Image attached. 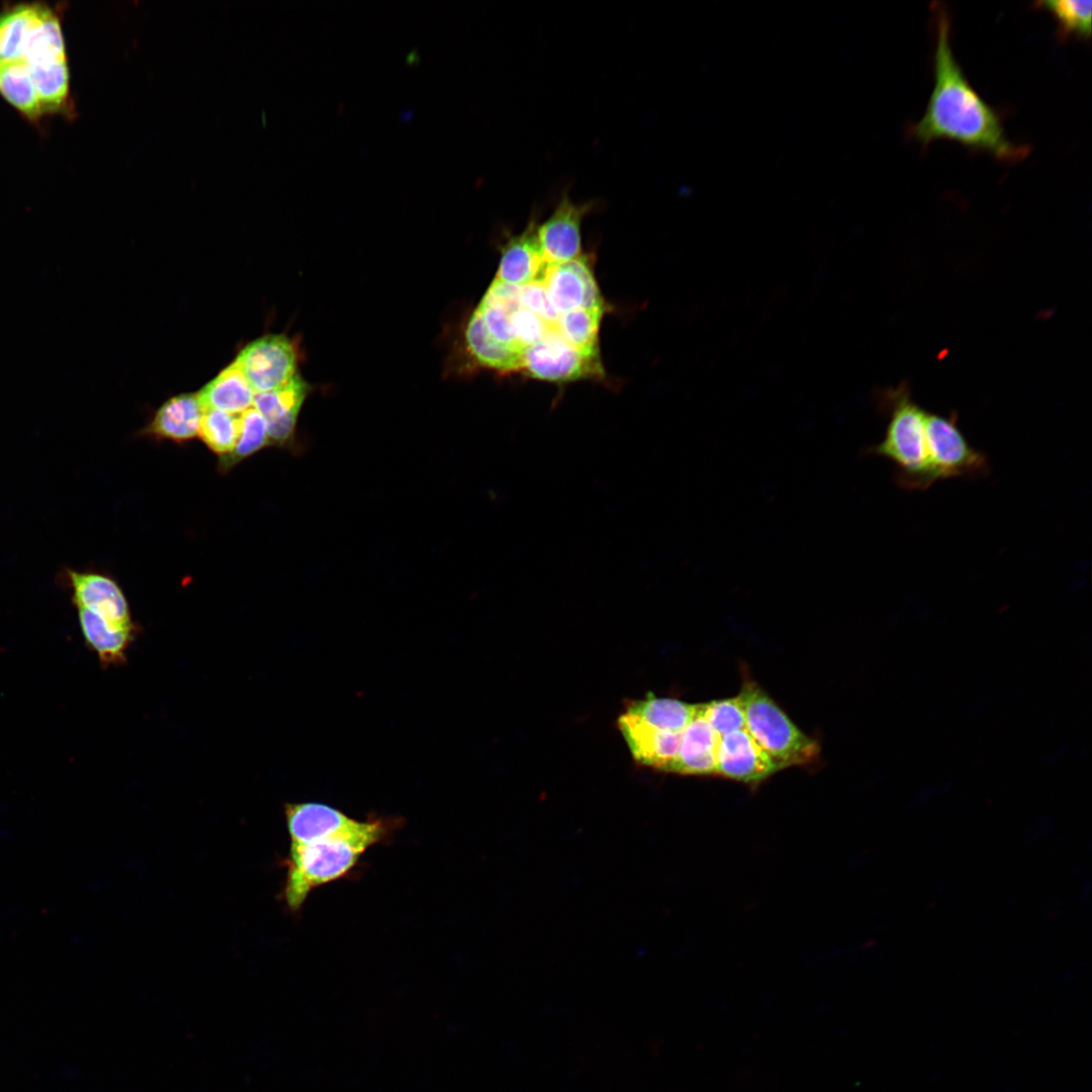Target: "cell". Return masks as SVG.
Returning <instances> with one entry per match:
<instances>
[{
  "instance_id": "1",
  "label": "cell",
  "mask_w": 1092,
  "mask_h": 1092,
  "mask_svg": "<svg viewBox=\"0 0 1092 1092\" xmlns=\"http://www.w3.org/2000/svg\"><path fill=\"white\" fill-rule=\"evenodd\" d=\"M935 46L933 87L921 118L908 128V135L922 147L945 140L977 152H986L999 162L1014 164L1030 153L1006 133L1002 116L972 86L951 47V21L940 2L931 5Z\"/></svg>"
},
{
  "instance_id": "2",
  "label": "cell",
  "mask_w": 1092,
  "mask_h": 1092,
  "mask_svg": "<svg viewBox=\"0 0 1092 1092\" xmlns=\"http://www.w3.org/2000/svg\"><path fill=\"white\" fill-rule=\"evenodd\" d=\"M880 404L889 416L888 425L883 440L867 452L894 464L898 486L907 490L927 489L935 482L927 453L926 412L912 399L906 387L886 391Z\"/></svg>"
},
{
  "instance_id": "3",
  "label": "cell",
  "mask_w": 1092,
  "mask_h": 1092,
  "mask_svg": "<svg viewBox=\"0 0 1092 1092\" xmlns=\"http://www.w3.org/2000/svg\"><path fill=\"white\" fill-rule=\"evenodd\" d=\"M374 844L357 838H334L306 844H291L285 859L286 876L282 898L287 908L297 912L316 888L347 876L362 854Z\"/></svg>"
},
{
  "instance_id": "4",
  "label": "cell",
  "mask_w": 1092,
  "mask_h": 1092,
  "mask_svg": "<svg viewBox=\"0 0 1092 1092\" xmlns=\"http://www.w3.org/2000/svg\"><path fill=\"white\" fill-rule=\"evenodd\" d=\"M739 695L744 705L745 729L779 770L817 759L818 743L804 734L760 687L746 680Z\"/></svg>"
},
{
  "instance_id": "5",
  "label": "cell",
  "mask_w": 1092,
  "mask_h": 1092,
  "mask_svg": "<svg viewBox=\"0 0 1092 1092\" xmlns=\"http://www.w3.org/2000/svg\"><path fill=\"white\" fill-rule=\"evenodd\" d=\"M286 827L291 844H306L334 838H357L374 845L387 836V819H354L339 809L315 802L287 803L284 806Z\"/></svg>"
},
{
  "instance_id": "6",
  "label": "cell",
  "mask_w": 1092,
  "mask_h": 1092,
  "mask_svg": "<svg viewBox=\"0 0 1092 1092\" xmlns=\"http://www.w3.org/2000/svg\"><path fill=\"white\" fill-rule=\"evenodd\" d=\"M925 437L934 482L983 477L989 473L987 455L969 443L954 414L945 417L926 412Z\"/></svg>"
},
{
  "instance_id": "7",
  "label": "cell",
  "mask_w": 1092,
  "mask_h": 1092,
  "mask_svg": "<svg viewBox=\"0 0 1092 1092\" xmlns=\"http://www.w3.org/2000/svg\"><path fill=\"white\" fill-rule=\"evenodd\" d=\"M521 371L532 378L556 383L604 376L600 355L574 348L554 328L523 351Z\"/></svg>"
},
{
  "instance_id": "8",
  "label": "cell",
  "mask_w": 1092,
  "mask_h": 1092,
  "mask_svg": "<svg viewBox=\"0 0 1092 1092\" xmlns=\"http://www.w3.org/2000/svg\"><path fill=\"white\" fill-rule=\"evenodd\" d=\"M235 362L255 393L278 388L297 373L296 348L283 335H269L250 343Z\"/></svg>"
},
{
  "instance_id": "9",
  "label": "cell",
  "mask_w": 1092,
  "mask_h": 1092,
  "mask_svg": "<svg viewBox=\"0 0 1092 1092\" xmlns=\"http://www.w3.org/2000/svg\"><path fill=\"white\" fill-rule=\"evenodd\" d=\"M598 205L597 201L573 202L564 190L550 216L537 224V237L547 265L580 258L581 223Z\"/></svg>"
},
{
  "instance_id": "10",
  "label": "cell",
  "mask_w": 1092,
  "mask_h": 1092,
  "mask_svg": "<svg viewBox=\"0 0 1092 1092\" xmlns=\"http://www.w3.org/2000/svg\"><path fill=\"white\" fill-rule=\"evenodd\" d=\"M541 279L559 315L580 308L607 310L589 259L583 256L566 263L546 265Z\"/></svg>"
},
{
  "instance_id": "11",
  "label": "cell",
  "mask_w": 1092,
  "mask_h": 1092,
  "mask_svg": "<svg viewBox=\"0 0 1092 1092\" xmlns=\"http://www.w3.org/2000/svg\"><path fill=\"white\" fill-rule=\"evenodd\" d=\"M61 576L71 593L76 609L90 611L120 626H134L127 600L110 576L72 568H64Z\"/></svg>"
},
{
  "instance_id": "12",
  "label": "cell",
  "mask_w": 1092,
  "mask_h": 1092,
  "mask_svg": "<svg viewBox=\"0 0 1092 1092\" xmlns=\"http://www.w3.org/2000/svg\"><path fill=\"white\" fill-rule=\"evenodd\" d=\"M778 767L746 729L720 737L716 753V775L756 785Z\"/></svg>"
},
{
  "instance_id": "13",
  "label": "cell",
  "mask_w": 1092,
  "mask_h": 1092,
  "mask_svg": "<svg viewBox=\"0 0 1092 1092\" xmlns=\"http://www.w3.org/2000/svg\"><path fill=\"white\" fill-rule=\"evenodd\" d=\"M617 725L636 761L668 770L677 756L682 732L658 730L628 713L619 717Z\"/></svg>"
},
{
  "instance_id": "14",
  "label": "cell",
  "mask_w": 1092,
  "mask_h": 1092,
  "mask_svg": "<svg viewBox=\"0 0 1092 1092\" xmlns=\"http://www.w3.org/2000/svg\"><path fill=\"white\" fill-rule=\"evenodd\" d=\"M307 392V383L296 373L278 388L255 393L254 406L267 423L270 443L282 445L291 439Z\"/></svg>"
},
{
  "instance_id": "15",
  "label": "cell",
  "mask_w": 1092,
  "mask_h": 1092,
  "mask_svg": "<svg viewBox=\"0 0 1092 1092\" xmlns=\"http://www.w3.org/2000/svg\"><path fill=\"white\" fill-rule=\"evenodd\" d=\"M534 218L529 220L521 234L511 237L503 248L495 280L523 286L542 278L547 264L537 237L538 223Z\"/></svg>"
},
{
  "instance_id": "16",
  "label": "cell",
  "mask_w": 1092,
  "mask_h": 1092,
  "mask_svg": "<svg viewBox=\"0 0 1092 1092\" xmlns=\"http://www.w3.org/2000/svg\"><path fill=\"white\" fill-rule=\"evenodd\" d=\"M700 710L682 731L677 756L667 771L690 776L716 775V753L720 737L703 718Z\"/></svg>"
},
{
  "instance_id": "17",
  "label": "cell",
  "mask_w": 1092,
  "mask_h": 1092,
  "mask_svg": "<svg viewBox=\"0 0 1092 1092\" xmlns=\"http://www.w3.org/2000/svg\"><path fill=\"white\" fill-rule=\"evenodd\" d=\"M82 636L104 666L123 663L135 628L114 624L90 611L77 609Z\"/></svg>"
},
{
  "instance_id": "18",
  "label": "cell",
  "mask_w": 1092,
  "mask_h": 1092,
  "mask_svg": "<svg viewBox=\"0 0 1092 1092\" xmlns=\"http://www.w3.org/2000/svg\"><path fill=\"white\" fill-rule=\"evenodd\" d=\"M202 414L197 394L176 395L156 412L146 433L178 443L189 441L199 433Z\"/></svg>"
},
{
  "instance_id": "19",
  "label": "cell",
  "mask_w": 1092,
  "mask_h": 1092,
  "mask_svg": "<svg viewBox=\"0 0 1092 1092\" xmlns=\"http://www.w3.org/2000/svg\"><path fill=\"white\" fill-rule=\"evenodd\" d=\"M197 396L203 410L240 415L254 405L255 391L234 362L209 381Z\"/></svg>"
},
{
  "instance_id": "20",
  "label": "cell",
  "mask_w": 1092,
  "mask_h": 1092,
  "mask_svg": "<svg viewBox=\"0 0 1092 1092\" xmlns=\"http://www.w3.org/2000/svg\"><path fill=\"white\" fill-rule=\"evenodd\" d=\"M465 341L477 364L499 372L522 370L523 351L494 339L476 310L466 326Z\"/></svg>"
},
{
  "instance_id": "21",
  "label": "cell",
  "mask_w": 1092,
  "mask_h": 1092,
  "mask_svg": "<svg viewBox=\"0 0 1092 1092\" xmlns=\"http://www.w3.org/2000/svg\"><path fill=\"white\" fill-rule=\"evenodd\" d=\"M699 710L700 704H688L676 699L658 698L648 694L642 700L631 702L626 713L639 717L658 730L682 732L699 714Z\"/></svg>"
},
{
  "instance_id": "22",
  "label": "cell",
  "mask_w": 1092,
  "mask_h": 1092,
  "mask_svg": "<svg viewBox=\"0 0 1092 1092\" xmlns=\"http://www.w3.org/2000/svg\"><path fill=\"white\" fill-rule=\"evenodd\" d=\"M0 93L27 118L37 119L41 115L34 81L23 59L0 62Z\"/></svg>"
},
{
  "instance_id": "23",
  "label": "cell",
  "mask_w": 1092,
  "mask_h": 1092,
  "mask_svg": "<svg viewBox=\"0 0 1092 1092\" xmlns=\"http://www.w3.org/2000/svg\"><path fill=\"white\" fill-rule=\"evenodd\" d=\"M43 7L40 4H21L0 15V62L22 59L28 37Z\"/></svg>"
},
{
  "instance_id": "24",
  "label": "cell",
  "mask_w": 1092,
  "mask_h": 1092,
  "mask_svg": "<svg viewBox=\"0 0 1092 1092\" xmlns=\"http://www.w3.org/2000/svg\"><path fill=\"white\" fill-rule=\"evenodd\" d=\"M22 59L29 66L67 61L61 24L50 8L43 7L28 37Z\"/></svg>"
},
{
  "instance_id": "25",
  "label": "cell",
  "mask_w": 1092,
  "mask_h": 1092,
  "mask_svg": "<svg viewBox=\"0 0 1092 1092\" xmlns=\"http://www.w3.org/2000/svg\"><path fill=\"white\" fill-rule=\"evenodd\" d=\"M1034 6L1054 17L1059 40L1090 39L1092 1L1046 0L1034 3Z\"/></svg>"
},
{
  "instance_id": "26",
  "label": "cell",
  "mask_w": 1092,
  "mask_h": 1092,
  "mask_svg": "<svg viewBox=\"0 0 1092 1092\" xmlns=\"http://www.w3.org/2000/svg\"><path fill=\"white\" fill-rule=\"evenodd\" d=\"M604 309L580 308L560 314L554 326L556 332L574 348L600 355L599 330Z\"/></svg>"
},
{
  "instance_id": "27",
  "label": "cell",
  "mask_w": 1092,
  "mask_h": 1092,
  "mask_svg": "<svg viewBox=\"0 0 1092 1092\" xmlns=\"http://www.w3.org/2000/svg\"><path fill=\"white\" fill-rule=\"evenodd\" d=\"M42 112L57 111L69 98L67 61L29 66Z\"/></svg>"
},
{
  "instance_id": "28",
  "label": "cell",
  "mask_w": 1092,
  "mask_h": 1092,
  "mask_svg": "<svg viewBox=\"0 0 1092 1092\" xmlns=\"http://www.w3.org/2000/svg\"><path fill=\"white\" fill-rule=\"evenodd\" d=\"M239 429V415L204 408L198 435L213 453L224 457L234 450Z\"/></svg>"
},
{
  "instance_id": "29",
  "label": "cell",
  "mask_w": 1092,
  "mask_h": 1092,
  "mask_svg": "<svg viewBox=\"0 0 1092 1092\" xmlns=\"http://www.w3.org/2000/svg\"><path fill=\"white\" fill-rule=\"evenodd\" d=\"M239 436L234 450L221 457V467L226 469L251 456L269 444L267 423L254 407L239 415Z\"/></svg>"
},
{
  "instance_id": "30",
  "label": "cell",
  "mask_w": 1092,
  "mask_h": 1092,
  "mask_svg": "<svg viewBox=\"0 0 1092 1092\" xmlns=\"http://www.w3.org/2000/svg\"><path fill=\"white\" fill-rule=\"evenodd\" d=\"M700 711L719 737L745 729V711L740 695L701 704Z\"/></svg>"
},
{
  "instance_id": "31",
  "label": "cell",
  "mask_w": 1092,
  "mask_h": 1092,
  "mask_svg": "<svg viewBox=\"0 0 1092 1092\" xmlns=\"http://www.w3.org/2000/svg\"><path fill=\"white\" fill-rule=\"evenodd\" d=\"M508 315L517 345L523 351L541 340L552 329L535 313L522 306Z\"/></svg>"
},
{
  "instance_id": "32",
  "label": "cell",
  "mask_w": 1092,
  "mask_h": 1092,
  "mask_svg": "<svg viewBox=\"0 0 1092 1092\" xmlns=\"http://www.w3.org/2000/svg\"><path fill=\"white\" fill-rule=\"evenodd\" d=\"M520 301L522 307L532 311L548 326L554 328L559 314L550 302L542 279L520 286Z\"/></svg>"
}]
</instances>
